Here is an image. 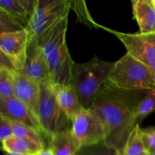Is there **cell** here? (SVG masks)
<instances>
[{"label": "cell", "mask_w": 155, "mask_h": 155, "mask_svg": "<svg viewBox=\"0 0 155 155\" xmlns=\"http://www.w3.org/2000/svg\"><path fill=\"white\" fill-rule=\"evenodd\" d=\"M68 25L67 16L36 37L43 52L52 84H72L71 72L74 61L67 45Z\"/></svg>", "instance_id": "7a4b0ae2"}, {"label": "cell", "mask_w": 155, "mask_h": 155, "mask_svg": "<svg viewBox=\"0 0 155 155\" xmlns=\"http://www.w3.org/2000/svg\"><path fill=\"white\" fill-rule=\"evenodd\" d=\"M24 28L15 18L0 8V33L18 31Z\"/></svg>", "instance_id": "603a6c76"}, {"label": "cell", "mask_w": 155, "mask_h": 155, "mask_svg": "<svg viewBox=\"0 0 155 155\" xmlns=\"http://www.w3.org/2000/svg\"><path fill=\"white\" fill-rule=\"evenodd\" d=\"M0 8L13 17L24 27H27L30 16L18 0H0Z\"/></svg>", "instance_id": "e0dca14e"}, {"label": "cell", "mask_w": 155, "mask_h": 155, "mask_svg": "<svg viewBox=\"0 0 155 155\" xmlns=\"http://www.w3.org/2000/svg\"><path fill=\"white\" fill-rule=\"evenodd\" d=\"M14 96L26 104L39 118V83L20 71H14Z\"/></svg>", "instance_id": "7c38bea8"}, {"label": "cell", "mask_w": 155, "mask_h": 155, "mask_svg": "<svg viewBox=\"0 0 155 155\" xmlns=\"http://www.w3.org/2000/svg\"><path fill=\"white\" fill-rule=\"evenodd\" d=\"M117 150L110 148L104 142L80 148L76 155H118Z\"/></svg>", "instance_id": "7402d4cb"}, {"label": "cell", "mask_w": 155, "mask_h": 155, "mask_svg": "<svg viewBox=\"0 0 155 155\" xmlns=\"http://www.w3.org/2000/svg\"><path fill=\"white\" fill-rule=\"evenodd\" d=\"M71 8L67 0H54L36 8L26 29L30 37H37L62 18L68 16Z\"/></svg>", "instance_id": "ba28073f"}, {"label": "cell", "mask_w": 155, "mask_h": 155, "mask_svg": "<svg viewBox=\"0 0 155 155\" xmlns=\"http://www.w3.org/2000/svg\"><path fill=\"white\" fill-rule=\"evenodd\" d=\"M15 70L0 67V98L14 96L13 72Z\"/></svg>", "instance_id": "d6986e66"}, {"label": "cell", "mask_w": 155, "mask_h": 155, "mask_svg": "<svg viewBox=\"0 0 155 155\" xmlns=\"http://www.w3.org/2000/svg\"><path fill=\"white\" fill-rule=\"evenodd\" d=\"M148 91L117 89L104 82L89 107L105 127L104 142L118 152L122 153L130 133L139 124L137 107Z\"/></svg>", "instance_id": "6da1fadb"}, {"label": "cell", "mask_w": 155, "mask_h": 155, "mask_svg": "<svg viewBox=\"0 0 155 155\" xmlns=\"http://www.w3.org/2000/svg\"><path fill=\"white\" fill-rule=\"evenodd\" d=\"M54 0H39V4H38V7L39 6H44L45 5H48V3L51 2Z\"/></svg>", "instance_id": "83f0119b"}, {"label": "cell", "mask_w": 155, "mask_h": 155, "mask_svg": "<svg viewBox=\"0 0 155 155\" xmlns=\"http://www.w3.org/2000/svg\"><path fill=\"white\" fill-rule=\"evenodd\" d=\"M152 2H153V5H154V6L155 7V0H152Z\"/></svg>", "instance_id": "4dcf8cb0"}, {"label": "cell", "mask_w": 155, "mask_h": 155, "mask_svg": "<svg viewBox=\"0 0 155 155\" xmlns=\"http://www.w3.org/2000/svg\"><path fill=\"white\" fill-rule=\"evenodd\" d=\"M18 1L27 11L30 18L38 7V4H39V0H18Z\"/></svg>", "instance_id": "484cf974"}, {"label": "cell", "mask_w": 155, "mask_h": 155, "mask_svg": "<svg viewBox=\"0 0 155 155\" xmlns=\"http://www.w3.org/2000/svg\"><path fill=\"white\" fill-rule=\"evenodd\" d=\"M30 37L26 28L0 33V51L10 61L15 71H21L24 68Z\"/></svg>", "instance_id": "9c48e42d"}, {"label": "cell", "mask_w": 155, "mask_h": 155, "mask_svg": "<svg viewBox=\"0 0 155 155\" xmlns=\"http://www.w3.org/2000/svg\"><path fill=\"white\" fill-rule=\"evenodd\" d=\"M0 114L12 120L30 126L44 137V132L39 118L24 103L15 97L0 98Z\"/></svg>", "instance_id": "8fae6325"}, {"label": "cell", "mask_w": 155, "mask_h": 155, "mask_svg": "<svg viewBox=\"0 0 155 155\" xmlns=\"http://www.w3.org/2000/svg\"><path fill=\"white\" fill-rule=\"evenodd\" d=\"M155 110V89L148 90L140 101L136 110L138 123H140L149 114Z\"/></svg>", "instance_id": "44dd1931"}, {"label": "cell", "mask_w": 155, "mask_h": 155, "mask_svg": "<svg viewBox=\"0 0 155 155\" xmlns=\"http://www.w3.org/2000/svg\"><path fill=\"white\" fill-rule=\"evenodd\" d=\"M2 150L5 152L21 155L37 154L45 148V145L28 139L12 136L1 142Z\"/></svg>", "instance_id": "9a60e30c"}, {"label": "cell", "mask_w": 155, "mask_h": 155, "mask_svg": "<svg viewBox=\"0 0 155 155\" xmlns=\"http://www.w3.org/2000/svg\"><path fill=\"white\" fill-rule=\"evenodd\" d=\"M141 134L145 150L151 155L155 152V127L141 128Z\"/></svg>", "instance_id": "cb8c5ba5"}, {"label": "cell", "mask_w": 155, "mask_h": 155, "mask_svg": "<svg viewBox=\"0 0 155 155\" xmlns=\"http://www.w3.org/2000/svg\"><path fill=\"white\" fill-rule=\"evenodd\" d=\"M114 64V62L106 61L97 56L85 63L74 62L71 83L85 109H89Z\"/></svg>", "instance_id": "3957f363"}, {"label": "cell", "mask_w": 155, "mask_h": 155, "mask_svg": "<svg viewBox=\"0 0 155 155\" xmlns=\"http://www.w3.org/2000/svg\"><path fill=\"white\" fill-rule=\"evenodd\" d=\"M145 152V145L141 134L139 124H137L130 133L121 155H142Z\"/></svg>", "instance_id": "ac0fdd59"}, {"label": "cell", "mask_w": 155, "mask_h": 155, "mask_svg": "<svg viewBox=\"0 0 155 155\" xmlns=\"http://www.w3.org/2000/svg\"><path fill=\"white\" fill-rule=\"evenodd\" d=\"M48 145L54 155H76L79 150L71 130L51 136L48 140Z\"/></svg>", "instance_id": "2e32d148"}, {"label": "cell", "mask_w": 155, "mask_h": 155, "mask_svg": "<svg viewBox=\"0 0 155 155\" xmlns=\"http://www.w3.org/2000/svg\"><path fill=\"white\" fill-rule=\"evenodd\" d=\"M35 155H54V152L53 151L51 150V148H45L42 151H40L39 153H38L37 154H35Z\"/></svg>", "instance_id": "4316f807"}, {"label": "cell", "mask_w": 155, "mask_h": 155, "mask_svg": "<svg viewBox=\"0 0 155 155\" xmlns=\"http://www.w3.org/2000/svg\"><path fill=\"white\" fill-rule=\"evenodd\" d=\"M148 155H150V154H148Z\"/></svg>", "instance_id": "836d02e7"}, {"label": "cell", "mask_w": 155, "mask_h": 155, "mask_svg": "<svg viewBox=\"0 0 155 155\" xmlns=\"http://www.w3.org/2000/svg\"><path fill=\"white\" fill-rule=\"evenodd\" d=\"M20 72L39 84L43 82L50 81L48 66L42 48L36 37H30L25 64L23 70Z\"/></svg>", "instance_id": "30bf717a"}, {"label": "cell", "mask_w": 155, "mask_h": 155, "mask_svg": "<svg viewBox=\"0 0 155 155\" xmlns=\"http://www.w3.org/2000/svg\"><path fill=\"white\" fill-rule=\"evenodd\" d=\"M120 40L127 52L149 67L155 74V33H127L104 27Z\"/></svg>", "instance_id": "52a82bcc"}, {"label": "cell", "mask_w": 155, "mask_h": 155, "mask_svg": "<svg viewBox=\"0 0 155 155\" xmlns=\"http://www.w3.org/2000/svg\"><path fill=\"white\" fill-rule=\"evenodd\" d=\"M151 155H155V152H154V153H153V154H151Z\"/></svg>", "instance_id": "1f68e13d"}, {"label": "cell", "mask_w": 155, "mask_h": 155, "mask_svg": "<svg viewBox=\"0 0 155 155\" xmlns=\"http://www.w3.org/2000/svg\"><path fill=\"white\" fill-rule=\"evenodd\" d=\"M133 13L140 33H155V7L152 0L133 2Z\"/></svg>", "instance_id": "5bb4252c"}, {"label": "cell", "mask_w": 155, "mask_h": 155, "mask_svg": "<svg viewBox=\"0 0 155 155\" xmlns=\"http://www.w3.org/2000/svg\"><path fill=\"white\" fill-rule=\"evenodd\" d=\"M14 136L13 126L9 118L0 114V140L1 142Z\"/></svg>", "instance_id": "d4e9b609"}, {"label": "cell", "mask_w": 155, "mask_h": 155, "mask_svg": "<svg viewBox=\"0 0 155 155\" xmlns=\"http://www.w3.org/2000/svg\"><path fill=\"white\" fill-rule=\"evenodd\" d=\"M105 83L125 90L148 91L155 89V74L149 67L127 52L114 62Z\"/></svg>", "instance_id": "277c9868"}, {"label": "cell", "mask_w": 155, "mask_h": 155, "mask_svg": "<svg viewBox=\"0 0 155 155\" xmlns=\"http://www.w3.org/2000/svg\"><path fill=\"white\" fill-rule=\"evenodd\" d=\"M12 126H13V133L14 136L19 138H24V139H28L30 140H33L37 143L43 144V138L39 134L36 130L30 127V126L24 124L23 123L18 122V121L12 120Z\"/></svg>", "instance_id": "ffe728a7"}, {"label": "cell", "mask_w": 155, "mask_h": 155, "mask_svg": "<svg viewBox=\"0 0 155 155\" xmlns=\"http://www.w3.org/2000/svg\"><path fill=\"white\" fill-rule=\"evenodd\" d=\"M71 132L79 149L104 142L106 137L102 121L89 109H83L74 118Z\"/></svg>", "instance_id": "8992f818"}, {"label": "cell", "mask_w": 155, "mask_h": 155, "mask_svg": "<svg viewBox=\"0 0 155 155\" xmlns=\"http://www.w3.org/2000/svg\"><path fill=\"white\" fill-rule=\"evenodd\" d=\"M4 155H21V154H13V153H9V152H5V151Z\"/></svg>", "instance_id": "f1b7e54d"}, {"label": "cell", "mask_w": 155, "mask_h": 155, "mask_svg": "<svg viewBox=\"0 0 155 155\" xmlns=\"http://www.w3.org/2000/svg\"><path fill=\"white\" fill-rule=\"evenodd\" d=\"M148 152H145V153H144V154H142V155H148ZM118 155H121V153L119 152V154H118Z\"/></svg>", "instance_id": "f546056e"}, {"label": "cell", "mask_w": 155, "mask_h": 155, "mask_svg": "<svg viewBox=\"0 0 155 155\" xmlns=\"http://www.w3.org/2000/svg\"><path fill=\"white\" fill-rule=\"evenodd\" d=\"M39 120L47 140L57 133L71 130L72 121L59 105L50 81L39 84Z\"/></svg>", "instance_id": "5b68a950"}, {"label": "cell", "mask_w": 155, "mask_h": 155, "mask_svg": "<svg viewBox=\"0 0 155 155\" xmlns=\"http://www.w3.org/2000/svg\"><path fill=\"white\" fill-rule=\"evenodd\" d=\"M135 1H136V0H132V2H135Z\"/></svg>", "instance_id": "d6a6232c"}, {"label": "cell", "mask_w": 155, "mask_h": 155, "mask_svg": "<svg viewBox=\"0 0 155 155\" xmlns=\"http://www.w3.org/2000/svg\"><path fill=\"white\" fill-rule=\"evenodd\" d=\"M51 85L59 105L72 121L80 111L85 109L79 100L75 88L73 84L55 85L51 83Z\"/></svg>", "instance_id": "4fadbf2b"}]
</instances>
